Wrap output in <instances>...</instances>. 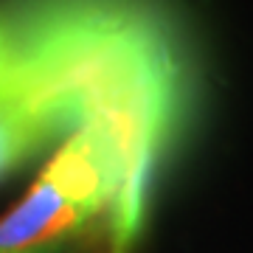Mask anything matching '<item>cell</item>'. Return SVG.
Returning <instances> with one entry per match:
<instances>
[{
  "instance_id": "1",
  "label": "cell",
  "mask_w": 253,
  "mask_h": 253,
  "mask_svg": "<svg viewBox=\"0 0 253 253\" xmlns=\"http://www.w3.org/2000/svg\"><path fill=\"white\" fill-rule=\"evenodd\" d=\"M11 96L28 101L54 138L99 126L126 174L138 231L158 172L194 110L180 34L155 0H26L9 23Z\"/></svg>"
},
{
  "instance_id": "2",
  "label": "cell",
  "mask_w": 253,
  "mask_h": 253,
  "mask_svg": "<svg viewBox=\"0 0 253 253\" xmlns=\"http://www.w3.org/2000/svg\"><path fill=\"white\" fill-rule=\"evenodd\" d=\"M104 222L107 253H132L138 231L126 214V174L116 141L99 126L65 135L26 197L0 217V253L79 239Z\"/></svg>"
},
{
  "instance_id": "3",
  "label": "cell",
  "mask_w": 253,
  "mask_h": 253,
  "mask_svg": "<svg viewBox=\"0 0 253 253\" xmlns=\"http://www.w3.org/2000/svg\"><path fill=\"white\" fill-rule=\"evenodd\" d=\"M51 141H54L51 126L28 101L11 93L0 99V177L14 172L20 163L37 155Z\"/></svg>"
},
{
  "instance_id": "4",
  "label": "cell",
  "mask_w": 253,
  "mask_h": 253,
  "mask_svg": "<svg viewBox=\"0 0 253 253\" xmlns=\"http://www.w3.org/2000/svg\"><path fill=\"white\" fill-rule=\"evenodd\" d=\"M9 71H11V42H9V31L0 20V82H6V84H9Z\"/></svg>"
},
{
  "instance_id": "5",
  "label": "cell",
  "mask_w": 253,
  "mask_h": 253,
  "mask_svg": "<svg viewBox=\"0 0 253 253\" xmlns=\"http://www.w3.org/2000/svg\"><path fill=\"white\" fill-rule=\"evenodd\" d=\"M76 239H65V242L42 245V248H28V251H3V253H71V245Z\"/></svg>"
},
{
  "instance_id": "6",
  "label": "cell",
  "mask_w": 253,
  "mask_h": 253,
  "mask_svg": "<svg viewBox=\"0 0 253 253\" xmlns=\"http://www.w3.org/2000/svg\"><path fill=\"white\" fill-rule=\"evenodd\" d=\"M9 84H6V82H0V99H6V96H9Z\"/></svg>"
}]
</instances>
